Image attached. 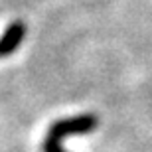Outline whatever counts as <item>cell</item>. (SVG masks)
I'll list each match as a JSON object with an SVG mask.
<instances>
[{"label":"cell","instance_id":"6da1fadb","mask_svg":"<svg viewBox=\"0 0 152 152\" xmlns=\"http://www.w3.org/2000/svg\"><path fill=\"white\" fill-rule=\"evenodd\" d=\"M95 126H97L95 115H79V117H73V118H63V121H57V123H53L50 126L48 138L61 142V138H65V136L87 134Z\"/></svg>","mask_w":152,"mask_h":152},{"label":"cell","instance_id":"7a4b0ae2","mask_svg":"<svg viewBox=\"0 0 152 152\" xmlns=\"http://www.w3.org/2000/svg\"><path fill=\"white\" fill-rule=\"evenodd\" d=\"M26 36V24L16 20L4 30V34L0 36V56H10L16 51V48L22 44Z\"/></svg>","mask_w":152,"mask_h":152},{"label":"cell","instance_id":"3957f363","mask_svg":"<svg viewBox=\"0 0 152 152\" xmlns=\"http://www.w3.org/2000/svg\"><path fill=\"white\" fill-rule=\"evenodd\" d=\"M44 152H65L61 146H59V140H53V138H48L45 136V140H44Z\"/></svg>","mask_w":152,"mask_h":152}]
</instances>
